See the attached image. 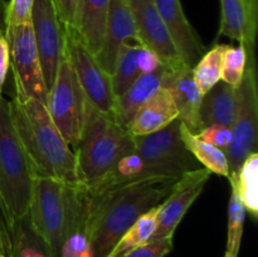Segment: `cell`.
I'll return each mask as SVG.
<instances>
[{"instance_id":"cell-6","label":"cell","mask_w":258,"mask_h":257,"mask_svg":"<svg viewBox=\"0 0 258 257\" xmlns=\"http://www.w3.org/2000/svg\"><path fill=\"white\" fill-rule=\"evenodd\" d=\"M45 107L68 145L75 149L85 128L91 103L66 52L47 93Z\"/></svg>"},{"instance_id":"cell-7","label":"cell","mask_w":258,"mask_h":257,"mask_svg":"<svg viewBox=\"0 0 258 257\" xmlns=\"http://www.w3.org/2000/svg\"><path fill=\"white\" fill-rule=\"evenodd\" d=\"M237 113L231 126L232 141L226 150L231 171L229 175L238 174L244 159L257 151L258 93L254 50H247L246 71L237 87Z\"/></svg>"},{"instance_id":"cell-2","label":"cell","mask_w":258,"mask_h":257,"mask_svg":"<svg viewBox=\"0 0 258 257\" xmlns=\"http://www.w3.org/2000/svg\"><path fill=\"white\" fill-rule=\"evenodd\" d=\"M10 112L37 176L82 186L78 180L75 151L54 125L44 103L15 95L10 101Z\"/></svg>"},{"instance_id":"cell-23","label":"cell","mask_w":258,"mask_h":257,"mask_svg":"<svg viewBox=\"0 0 258 257\" xmlns=\"http://www.w3.org/2000/svg\"><path fill=\"white\" fill-rule=\"evenodd\" d=\"M158 207L139 217L135 223L121 236L107 257H118L150 242L158 226Z\"/></svg>"},{"instance_id":"cell-1","label":"cell","mask_w":258,"mask_h":257,"mask_svg":"<svg viewBox=\"0 0 258 257\" xmlns=\"http://www.w3.org/2000/svg\"><path fill=\"white\" fill-rule=\"evenodd\" d=\"M176 176H153L97 191L86 190L85 232L95 257H107L139 217L166 198Z\"/></svg>"},{"instance_id":"cell-36","label":"cell","mask_w":258,"mask_h":257,"mask_svg":"<svg viewBox=\"0 0 258 257\" xmlns=\"http://www.w3.org/2000/svg\"><path fill=\"white\" fill-rule=\"evenodd\" d=\"M5 10H7V3L0 0V28L5 30Z\"/></svg>"},{"instance_id":"cell-27","label":"cell","mask_w":258,"mask_h":257,"mask_svg":"<svg viewBox=\"0 0 258 257\" xmlns=\"http://www.w3.org/2000/svg\"><path fill=\"white\" fill-rule=\"evenodd\" d=\"M227 47V44H216L204 53L193 67L194 80L203 95L221 81L222 60Z\"/></svg>"},{"instance_id":"cell-20","label":"cell","mask_w":258,"mask_h":257,"mask_svg":"<svg viewBox=\"0 0 258 257\" xmlns=\"http://www.w3.org/2000/svg\"><path fill=\"white\" fill-rule=\"evenodd\" d=\"M238 96L237 87L219 81L203 95L199 110L202 127L221 125L231 127L236 118Z\"/></svg>"},{"instance_id":"cell-22","label":"cell","mask_w":258,"mask_h":257,"mask_svg":"<svg viewBox=\"0 0 258 257\" xmlns=\"http://www.w3.org/2000/svg\"><path fill=\"white\" fill-rule=\"evenodd\" d=\"M180 135L186 149L190 151L191 155L203 168L208 169L211 173L228 178L231 171H229L226 151L199 139L196 134L190 133L183 123L180 125Z\"/></svg>"},{"instance_id":"cell-26","label":"cell","mask_w":258,"mask_h":257,"mask_svg":"<svg viewBox=\"0 0 258 257\" xmlns=\"http://www.w3.org/2000/svg\"><path fill=\"white\" fill-rule=\"evenodd\" d=\"M239 196L246 212L253 219L258 216V151L249 154L237 174Z\"/></svg>"},{"instance_id":"cell-33","label":"cell","mask_w":258,"mask_h":257,"mask_svg":"<svg viewBox=\"0 0 258 257\" xmlns=\"http://www.w3.org/2000/svg\"><path fill=\"white\" fill-rule=\"evenodd\" d=\"M138 65L141 75L153 73L164 67L161 60L158 58V55L154 52H151L150 49H148V48L143 47V45H141L140 50H139Z\"/></svg>"},{"instance_id":"cell-16","label":"cell","mask_w":258,"mask_h":257,"mask_svg":"<svg viewBox=\"0 0 258 257\" xmlns=\"http://www.w3.org/2000/svg\"><path fill=\"white\" fill-rule=\"evenodd\" d=\"M130 40H138L135 22L127 0H110L102 48L95 55L105 72L112 76L120 50Z\"/></svg>"},{"instance_id":"cell-18","label":"cell","mask_w":258,"mask_h":257,"mask_svg":"<svg viewBox=\"0 0 258 257\" xmlns=\"http://www.w3.org/2000/svg\"><path fill=\"white\" fill-rule=\"evenodd\" d=\"M219 34L254 48L257 33V4L252 0H221Z\"/></svg>"},{"instance_id":"cell-19","label":"cell","mask_w":258,"mask_h":257,"mask_svg":"<svg viewBox=\"0 0 258 257\" xmlns=\"http://www.w3.org/2000/svg\"><path fill=\"white\" fill-rule=\"evenodd\" d=\"M110 0H78L73 29L93 55L101 50L105 39Z\"/></svg>"},{"instance_id":"cell-5","label":"cell","mask_w":258,"mask_h":257,"mask_svg":"<svg viewBox=\"0 0 258 257\" xmlns=\"http://www.w3.org/2000/svg\"><path fill=\"white\" fill-rule=\"evenodd\" d=\"M35 176L13 123L10 101L0 95V206L10 228L28 216Z\"/></svg>"},{"instance_id":"cell-14","label":"cell","mask_w":258,"mask_h":257,"mask_svg":"<svg viewBox=\"0 0 258 257\" xmlns=\"http://www.w3.org/2000/svg\"><path fill=\"white\" fill-rule=\"evenodd\" d=\"M161 87L169 91L179 112V120L190 133L202 131L199 110L203 93L199 90L193 76V68L180 63L171 68H165L161 76Z\"/></svg>"},{"instance_id":"cell-8","label":"cell","mask_w":258,"mask_h":257,"mask_svg":"<svg viewBox=\"0 0 258 257\" xmlns=\"http://www.w3.org/2000/svg\"><path fill=\"white\" fill-rule=\"evenodd\" d=\"M180 125L181 121L176 118L155 133L133 136L134 151L168 176L180 178L188 171L203 168L186 149L180 135Z\"/></svg>"},{"instance_id":"cell-17","label":"cell","mask_w":258,"mask_h":257,"mask_svg":"<svg viewBox=\"0 0 258 257\" xmlns=\"http://www.w3.org/2000/svg\"><path fill=\"white\" fill-rule=\"evenodd\" d=\"M179 118L178 108L165 88L160 87L133 116L126 130L131 136L155 133Z\"/></svg>"},{"instance_id":"cell-31","label":"cell","mask_w":258,"mask_h":257,"mask_svg":"<svg viewBox=\"0 0 258 257\" xmlns=\"http://www.w3.org/2000/svg\"><path fill=\"white\" fill-rule=\"evenodd\" d=\"M199 139L207 141V143L212 144L216 148L222 149L226 151L228 149L229 144L232 141V131L231 127L221 125H212L207 126V127L202 128L199 134H197Z\"/></svg>"},{"instance_id":"cell-15","label":"cell","mask_w":258,"mask_h":257,"mask_svg":"<svg viewBox=\"0 0 258 257\" xmlns=\"http://www.w3.org/2000/svg\"><path fill=\"white\" fill-rule=\"evenodd\" d=\"M180 59L193 68L206 53V45L184 14L180 0H154Z\"/></svg>"},{"instance_id":"cell-10","label":"cell","mask_w":258,"mask_h":257,"mask_svg":"<svg viewBox=\"0 0 258 257\" xmlns=\"http://www.w3.org/2000/svg\"><path fill=\"white\" fill-rule=\"evenodd\" d=\"M64 30V52L93 108L115 120V93L111 76L103 71L95 55L86 49L72 27Z\"/></svg>"},{"instance_id":"cell-34","label":"cell","mask_w":258,"mask_h":257,"mask_svg":"<svg viewBox=\"0 0 258 257\" xmlns=\"http://www.w3.org/2000/svg\"><path fill=\"white\" fill-rule=\"evenodd\" d=\"M0 257H12V232L0 206Z\"/></svg>"},{"instance_id":"cell-28","label":"cell","mask_w":258,"mask_h":257,"mask_svg":"<svg viewBox=\"0 0 258 257\" xmlns=\"http://www.w3.org/2000/svg\"><path fill=\"white\" fill-rule=\"evenodd\" d=\"M247 65V50L243 44L239 47L228 45L222 60L221 81L238 87L243 78Z\"/></svg>"},{"instance_id":"cell-35","label":"cell","mask_w":258,"mask_h":257,"mask_svg":"<svg viewBox=\"0 0 258 257\" xmlns=\"http://www.w3.org/2000/svg\"><path fill=\"white\" fill-rule=\"evenodd\" d=\"M9 67H10L9 45H8L7 37H5V30L0 28V95H2L3 87H4L5 78H7Z\"/></svg>"},{"instance_id":"cell-29","label":"cell","mask_w":258,"mask_h":257,"mask_svg":"<svg viewBox=\"0 0 258 257\" xmlns=\"http://www.w3.org/2000/svg\"><path fill=\"white\" fill-rule=\"evenodd\" d=\"M173 249V238H161L126 252L118 257H165Z\"/></svg>"},{"instance_id":"cell-37","label":"cell","mask_w":258,"mask_h":257,"mask_svg":"<svg viewBox=\"0 0 258 257\" xmlns=\"http://www.w3.org/2000/svg\"><path fill=\"white\" fill-rule=\"evenodd\" d=\"M224 257H229V256H226V254H224Z\"/></svg>"},{"instance_id":"cell-9","label":"cell","mask_w":258,"mask_h":257,"mask_svg":"<svg viewBox=\"0 0 258 257\" xmlns=\"http://www.w3.org/2000/svg\"><path fill=\"white\" fill-rule=\"evenodd\" d=\"M9 45L10 66L15 83V95L35 98L45 105L47 87L33 35L32 24L22 23L5 27Z\"/></svg>"},{"instance_id":"cell-11","label":"cell","mask_w":258,"mask_h":257,"mask_svg":"<svg viewBox=\"0 0 258 257\" xmlns=\"http://www.w3.org/2000/svg\"><path fill=\"white\" fill-rule=\"evenodd\" d=\"M33 35L47 91L52 87L64 52V30L52 0H34L30 14Z\"/></svg>"},{"instance_id":"cell-30","label":"cell","mask_w":258,"mask_h":257,"mask_svg":"<svg viewBox=\"0 0 258 257\" xmlns=\"http://www.w3.org/2000/svg\"><path fill=\"white\" fill-rule=\"evenodd\" d=\"M34 0H10L5 10V27L30 22Z\"/></svg>"},{"instance_id":"cell-25","label":"cell","mask_w":258,"mask_h":257,"mask_svg":"<svg viewBox=\"0 0 258 257\" xmlns=\"http://www.w3.org/2000/svg\"><path fill=\"white\" fill-rule=\"evenodd\" d=\"M141 44L139 40H130L126 43L120 50L117 60H116L115 71L111 76L112 88L115 96L121 95L127 90L128 86L134 82L141 73L138 65V55Z\"/></svg>"},{"instance_id":"cell-32","label":"cell","mask_w":258,"mask_h":257,"mask_svg":"<svg viewBox=\"0 0 258 257\" xmlns=\"http://www.w3.org/2000/svg\"><path fill=\"white\" fill-rule=\"evenodd\" d=\"M52 3L63 27H73L78 0H52Z\"/></svg>"},{"instance_id":"cell-12","label":"cell","mask_w":258,"mask_h":257,"mask_svg":"<svg viewBox=\"0 0 258 257\" xmlns=\"http://www.w3.org/2000/svg\"><path fill=\"white\" fill-rule=\"evenodd\" d=\"M206 168L196 169L183 174L174 184L170 193L158 207V226L151 241L173 238L174 232L180 224L191 204L198 199L211 178Z\"/></svg>"},{"instance_id":"cell-24","label":"cell","mask_w":258,"mask_h":257,"mask_svg":"<svg viewBox=\"0 0 258 257\" xmlns=\"http://www.w3.org/2000/svg\"><path fill=\"white\" fill-rule=\"evenodd\" d=\"M231 184V199L228 206V231H227L226 256L238 257L241 248L243 226L246 219V207L242 202L237 185V174L228 176Z\"/></svg>"},{"instance_id":"cell-13","label":"cell","mask_w":258,"mask_h":257,"mask_svg":"<svg viewBox=\"0 0 258 257\" xmlns=\"http://www.w3.org/2000/svg\"><path fill=\"white\" fill-rule=\"evenodd\" d=\"M127 3L135 22L139 43L155 53L165 68L184 63L176 52L154 0H127Z\"/></svg>"},{"instance_id":"cell-21","label":"cell","mask_w":258,"mask_h":257,"mask_svg":"<svg viewBox=\"0 0 258 257\" xmlns=\"http://www.w3.org/2000/svg\"><path fill=\"white\" fill-rule=\"evenodd\" d=\"M165 67L148 75H141L115 98V120L125 126L136 111L161 87V76Z\"/></svg>"},{"instance_id":"cell-4","label":"cell","mask_w":258,"mask_h":257,"mask_svg":"<svg viewBox=\"0 0 258 257\" xmlns=\"http://www.w3.org/2000/svg\"><path fill=\"white\" fill-rule=\"evenodd\" d=\"M73 151L80 184L85 189H92L112 171L122 156L133 153L134 140L125 126L91 105L83 133Z\"/></svg>"},{"instance_id":"cell-3","label":"cell","mask_w":258,"mask_h":257,"mask_svg":"<svg viewBox=\"0 0 258 257\" xmlns=\"http://www.w3.org/2000/svg\"><path fill=\"white\" fill-rule=\"evenodd\" d=\"M87 198L83 186L71 185L55 179L35 176L30 197V226L54 257L70 234L85 231Z\"/></svg>"}]
</instances>
